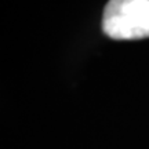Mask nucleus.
<instances>
[{
    "mask_svg": "<svg viewBox=\"0 0 149 149\" xmlns=\"http://www.w3.org/2000/svg\"><path fill=\"white\" fill-rule=\"evenodd\" d=\"M102 31L115 40L149 37V0H109L104 8Z\"/></svg>",
    "mask_w": 149,
    "mask_h": 149,
    "instance_id": "obj_1",
    "label": "nucleus"
}]
</instances>
